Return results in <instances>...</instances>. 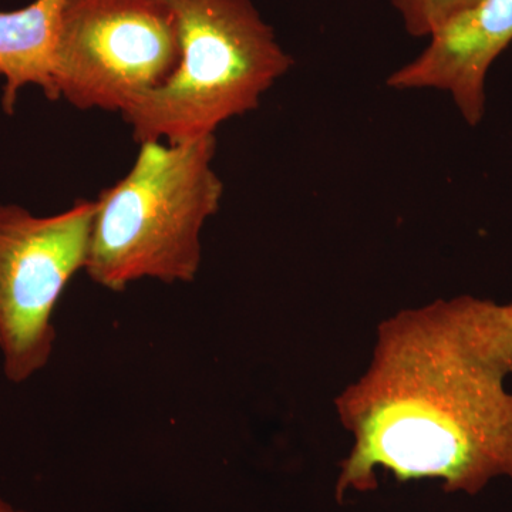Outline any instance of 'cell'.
Here are the masks:
<instances>
[{"instance_id":"6da1fadb","label":"cell","mask_w":512,"mask_h":512,"mask_svg":"<svg viewBox=\"0 0 512 512\" xmlns=\"http://www.w3.org/2000/svg\"><path fill=\"white\" fill-rule=\"evenodd\" d=\"M512 303L464 295L406 309L377 329L372 363L336 399L353 436L336 498L377 488V467L400 483L440 478L477 494L512 480Z\"/></svg>"},{"instance_id":"7a4b0ae2","label":"cell","mask_w":512,"mask_h":512,"mask_svg":"<svg viewBox=\"0 0 512 512\" xmlns=\"http://www.w3.org/2000/svg\"><path fill=\"white\" fill-rule=\"evenodd\" d=\"M217 137L147 141L133 167L96 200L84 272L123 292L141 279L191 284L202 259L201 232L220 210Z\"/></svg>"},{"instance_id":"3957f363","label":"cell","mask_w":512,"mask_h":512,"mask_svg":"<svg viewBox=\"0 0 512 512\" xmlns=\"http://www.w3.org/2000/svg\"><path fill=\"white\" fill-rule=\"evenodd\" d=\"M164 2L177 20L180 62L121 114L140 144L212 136L255 110L293 64L251 0Z\"/></svg>"},{"instance_id":"277c9868","label":"cell","mask_w":512,"mask_h":512,"mask_svg":"<svg viewBox=\"0 0 512 512\" xmlns=\"http://www.w3.org/2000/svg\"><path fill=\"white\" fill-rule=\"evenodd\" d=\"M178 62L177 20L164 0H63L53 52L57 100L123 114Z\"/></svg>"},{"instance_id":"5b68a950","label":"cell","mask_w":512,"mask_h":512,"mask_svg":"<svg viewBox=\"0 0 512 512\" xmlns=\"http://www.w3.org/2000/svg\"><path fill=\"white\" fill-rule=\"evenodd\" d=\"M96 201L37 217L0 204V353L3 372L23 383L53 355V315L63 292L86 266Z\"/></svg>"},{"instance_id":"8992f818","label":"cell","mask_w":512,"mask_h":512,"mask_svg":"<svg viewBox=\"0 0 512 512\" xmlns=\"http://www.w3.org/2000/svg\"><path fill=\"white\" fill-rule=\"evenodd\" d=\"M511 43L512 0H478L436 30L426 49L390 74L387 84L448 93L467 124L477 126L488 70Z\"/></svg>"},{"instance_id":"52a82bcc","label":"cell","mask_w":512,"mask_h":512,"mask_svg":"<svg viewBox=\"0 0 512 512\" xmlns=\"http://www.w3.org/2000/svg\"><path fill=\"white\" fill-rule=\"evenodd\" d=\"M63 0H35L25 8L0 10V76L5 80L2 106L13 114L23 87L35 84L57 100L53 52Z\"/></svg>"},{"instance_id":"ba28073f","label":"cell","mask_w":512,"mask_h":512,"mask_svg":"<svg viewBox=\"0 0 512 512\" xmlns=\"http://www.w3.org/2000/svg\"><path fill=\"white\" fill-rule=\"evenodd\" d=\"M478 0H392L404 28L414 37H430L444 23Z\"/></svg>"},{"instance_id":"9c48e42d","label":"cell","mask_w":512,"mask_h":512,"mask_svg":"<svg viewBox=\"0 0 512 512\" xmlns=\"http://www.w3.org/2000/svg\"><path fill=\"white\" fill-rule=\"evenodd\" d=\"M0 512H25L16 510V508H13L12 505L5 503V501L0 500Z\"/></svg>"}]
</instances>
